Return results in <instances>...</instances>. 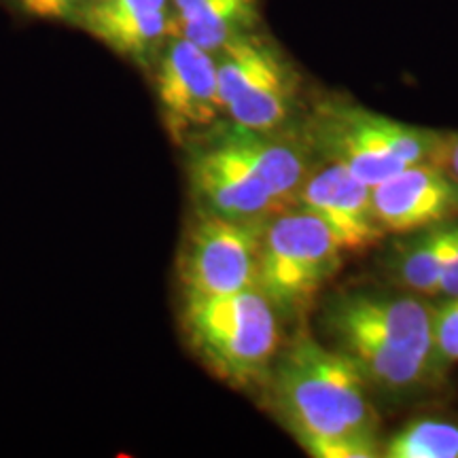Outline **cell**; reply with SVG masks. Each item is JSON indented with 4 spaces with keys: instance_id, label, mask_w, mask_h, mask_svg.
Listing matches in <instances>:
<instances>
[{
    "instance_id": "6da1fadb",
    "label": "cell",
    "mask_w": 458,
    "mask_h": 458,
    "mask_svg": "<svg viewBox=\"0 0 458 458\" xmlns=\"http://www.w3.org/2000/svg\"><path fill=\"white\" fill-rule=\"evenodd\" d=\"M270 380L280 416L308 454L380 456L369 385L337 348L300 334L276 354Z\"/></svg>"
},
{
    "instance_id": "7a4b0ae2",
    "label": "cell",
    "mask_w": 458,
    "mask_h": 458,
    "mask_svg": "<svg viewBox=\"0 0 458 458\" xmlns=\"http://www.w3.org/2000/svg\"><path fill=\"white\" fill-rule=\"evenodd\" d=\"M320 325L369 388L410 393L437 380L433 308L411 295L352 291L329 297Z\"/></svg>"
},
{
    "instance_id": "3957f363",
    "label": "cell",
    "mask_w": 458,
    "mask_h": 458,
    "mask_svg": "<svg viewBox=\"0 0 458 458\" xmlns=\"http://www.w3.org/2000/svg\"><path fill=\"white\" fill-rule=\"evenodd\" d=\"M272 134L232 123L199 148L189 164V179L204 210L261 223L295 204L308 156L295 142Z\"/></svg>"
},
{
    "instance_id": "277c9868",
    "label": "cell",
    "mask_w": 458,
    "mask_h": 458,
    "mask_svg": "<svg viewBox=\"0 0 458 458\" xmlns=\"http://www.w3.org/2000/svg\"><path fill=\"white\" fill-rule=\"evenodd\" d=\"M445 139L437 130L344 102L318 105L306 128L308 148L371 187L414 164L435 162Z\"/></svg>"
},
{
    "instance_id": "5b68a950",
    "label": "cell",
    "mask_w": 458,
    "mask_h": 458,
    "mask_svg": "<svg viewBox=\"0 0 458 458\" xmlns=\"http://www.w3.org/2000/svg\"><path fill=\"white\" fill-rule=\"evenodd\" d=\"M278 312L259 289L229 295H185L182 325L199 359L233 386L267 380L278 354Z\"/></svg>"
},
{
    "instance_id": "8992f818",
    "label": "cell",
    "mask_w": 458,
    "mask_h": 458,
    "mask_svg": "<svg viewBox=\"0 0 458 458\" xmlns=\"http://www.w3.org/2000/svg\"><path fill=\"white\" fill-rule=\"evenodd\" d=\"M342 253L334 232L310 210H280L263 223L257 289L278 317H301L342 267Z\"/></svg>"
},
{
    "instance_id": "52a82bcc",
    "label": "cell",
    "mask_w": 458,
    "mask_h": 458,
    "mask_svg": "<svg viewBox=\"0 0 458 458\" xmlns=\"http://www.w3.org/2000/svg\"><path fill=\"white\" fill-rule=\"evenodd\" d=\"M216 55L223 114L233 125L276 131L293 114L297 79L270 43L244 34Z\"/></svg>"
},
{
    "instance_id": "ba28073f",
    "label": "cell",
    "mask_w": 458,
    "mask_h": 458,
    "mask_svg": "<svg viewBox=\"0 0 458 458\" xmlns=\"http://www.w3.org/2000/svg\"><path fill=\"white\" fill-rule=\"evenodd\" d=\"M263 223L204 210L191 227L181 266L185 295L210 297L257 289Z\"/></svg>"
},
{
    "instance_id": "9c48e42d",
    "label": "cell",
    "mask_w": 458,
    "mask_h": 458,
    "mask_svg": "<svg viewBox=\"0 0 458 458\" xmlns=\"http://www.w3.org/2000/svg\"><path fill=\"white\" fill-rule=\"evenodd\" d=\"M156 85L165 130L176 142L210 128L223 114L216 57L185 37L164 51Z\"/></svg>"
},
{
    "instance_id": "30bf717a",
    "label": "cell",
    "mask_w": 458,
    "mask_h": 458,
    "mask_svg": "<svg viewBox=\"0 0 458 458\" xmlns=\"http://www.w3.org/2000/svg\"><path fill=\"white\" fill-rule=\"evenodd\" d=\"M295 206L317 215L351 253L369 249L386 233L374 208V187L337 164L325 162L308 172Z\"/></svg>"
},
{
    "instance_id": "8fae6325",
    "label": "cell",
    "mask_w": 458,
    "mask_h": 458,
    "mask_svg": "<svg viewBox=\"0 0 458 458\" xmlns=\"http://www.w3.org/2000/svg\"><path fill=\"white\" fill-rule=\"evenodd\" d=\"M374 208L386 233L458 221V181L435 162L414 164L374 185Z\"/></svg>"
},
{
    "instance_id": "7c38bea8",
    "label": "cell",
    "mask_w": 458,
    "mask_h": 458,
    "mask_svg": "<svg viewBox=\"0 0 458 458\" xmlns=\"http://www.w3.org/2000/svg\"><path fill=\"white\" fill-rule=\"evenodd\" d=\"M79 24L114 54L130 57L151 54L168 34H176L170 7L106 9L91 0L81 9Z\"/></svg>"
},
{
    "instance_id": "4fadbf2b",
    "label": "cell",
    "mask_w": 458,
    "mask_h": 458,
    "mask_svg": "<svg viewBox=\"0 0 458 458\" xmlns=\"http://www.w3.org/2000/svg\"><path fill=\"white\" fill-rule=\"evenodd\" d=\"M397 244L391 263L393 278L399 286L416 295L437 297L448 263L458 244V221L405 233Z\"/></svg>"
},
{
    "instance_id": "5bb4252c",
    "label": "cell",
    "mask_w": 458,
    "mask_h": 458,
    "mask_svg": "<svg viewBox=\"0 0 458 458\" xmlns=\"http://www.w3.org/2000/svg\"><path fill=\"white\" fill-rule=\"evenodd\" d=\"M172 4L176 37L210 54L250 34L257 24V0H172Z\"/></svg>"
},
{
    "instance_id": "9a60e30c",
    "label": "cell",
    "mask_w": 458,
    "mask_h": 458,
    "mask_svg": "<svg viewBox=\"0 0 458 458\" xmlns=\"http://www.w3.org/2000/svg\"><path fill=\"white\" fill-rule=\"evenodd\" d=\"M385 458H458V425L418 418L397 428L380 445Z\"/></svg>"
},
{
    "instance_id": "2e32d148",
    "label": "cell",
    "mask_w": 458,
    "mask_h": 458,
    "mask_svg": "<svg viewBox=\"0 0 458 458\" xmlns=\"http://www.w3.org/2000/svg\"><path fill=\"white\" fill-rule=\"evenodd\" d=\"M433 344L439 374L458 363V297H450L442 306L433 308Z\"/></svg>"
},
{
    "instance_id": "e0dca14e",
    "label": "cell",
    "mask_w": 458,
    "mask_h": 458,
    "mask_svg": "<svg viewBox=\"0 0 458 458\" xmlns=\"http://www.w3.org/2000/svg\"><path fill=\"white\" fill-rule=\"evenodd\" d=\"M28 13L37 17H66L77 0H20Z\"/></svg>"
},
{
    "instance_id": "ac0fdd59",
    "label": "cell",
    "mask_w": 458,
    "mask_h": 458,
    "mask_svg": "<svg viewBox=\"0 0 458 458\" xmlns=\"http://www.w3.org/2000/svg\"><path fill=\"white\" fill-rule=\"evenodd\" d=\"M435 164L442 165L452 179L458 181V134L445 139L442 151H439L437 159H435Z\"/></svg>"
},
{
    "instance_id": "d6986e66",
    "label": "cell",
    "mask_w": 458,
    "mask_h": 458,
    "mask_svg": "<svg viewBox=\"0 0 458 458\" xmlns=\"http://www.w3.org/2000/svg\"><path fill=\"white\" fill-rule=\"evenodd\" d=\"M437 297H444V300H450V297H458V244L454 249V255L448 263V270H445L444 283L439 286Z\"/></svg>"
}]
</instances>
